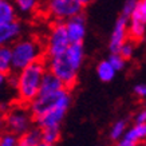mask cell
I'll return each instance as SVG.
<instances>
[{"mask_svg": "<svg viewBox=\"0 0 146 146\" xmlns=\"http://www.w3.org/2000/svg\"><path fill=\"white\" fill-rule=\"evenodd\" d=\"M84 47L82 43H70L64 52L56 56L46 58V68L56 76L67 89H71L78 80L79 70L84 62Z\"/></svg>", "mask_w": 146, "mask_h": 146, "instance_id": "cell-1", "label": "cell"}, {"mask_svg": "<svg viewBox=\"0 0 146 146\" xmlns=\"http://www.w3.org/2000/svg\"><path fill=\"white\" fill-rule=\"evenodd\" d=\"M46 71V64L42 60L16 71V76L12 79V87L18 102L28 105L34 98H36Z\"/></svg>", "mask_w": 146, "mask_h": 146, "instance_id": "cell-2", "label": "cell"}, {"mask_svg": "<svg viewBox=\"0 0 146 146\" xmlns=\"http://www.w3.org/2000/svg\"><path fill=\"white\" fill-rule=\"evenodd\" d=\"M9 48H11L13 72L42 60L44 55L43 43L34 36H20L9 46Z\"/></svg>", "mask_w": 146, "mask_h": 146, "instance_id": "cell-3", "label": "cell"}, {"mask_svg": "<svg viewBox=\"0 0 146 146\" xmlns=\"http://www.w3.org/2000/svg\"><path fill=\"white\" fill-rule=\"evenodd\" d=\"M34 125V115L28 109V105L15 103L5 109V127L7 131L20 137Z\"/></svg>", "mask_w": 146, "mask_h": 146, "instance_id": "cell-4", "label": "cell"}, {"mask_svg": "<svg viewBox=\"0 0 146 146\" xmlns=\"http://www.w3.org/2000/svg\"><path fill=\"white\" fill-rule=\"evenodd\" d=\"M42 9L54 22H64L71 16L82 13L83 5L78 0H43Z\"/></svg>", "mask_w": 146, "mask_h": 146, "instance_id": "cell-5", "label": "cell"}, {"mask_svg": "<svg viewBox=\"0 0 146 146\" xmlns=\"http://www.w3.org/2000/svg\"><path fill=\"white\" fill-rule=\"evenodd\" d=\"M68 46H70V40L66 34L63 22H54L48 34H47L46 43L43 44L46 58L60 55L66 51Z\"/></svg>", "mask_w": 146, "mask_h": 146, "instance_id": "cell-6", "label": "cell"}, {"mask_svg": "<svg viewBox=\"0 0 146 146\" xmlns=\"http://www.w3.org/2000/svg\"><path fill=\"white\" fill-rule=\"evenodd\" d=\"M129 39L133 42H141L145 38L146 31V1L138 0L135 8L127 18Z\"/></svg>", "mask_w": 146, "mask_h": 146, "instance_id": "cell-7", "label": "cell"}, {"mask_svg": "<svg viewBox=\"0 0 146 146\" xmlns=\"http://www.w3.org/2000/svg\"><path fill=\"white\" fill-rule=\"evenodd\" d=\"M63 24H64V30H66L70 43H83L87 34V24L82 13L68 18L63 22Z\"/></svg>", "mask_w": 146, "mask_h": 146, "instance_id": "cell-8", "label": "cell"}, {"mask_svg": "<svg viewBox=\"0 0 146 146\" xmlns=\"http://www.w3.org/2000/svg\"><path fill=\"white\" fill-rule=\"evenodd\" d=\"M126 40H129V31H127V19L121 15L115 20L114 27L111 30L110 39H109V48L110 52H118L121 46Z\"/></svg>", "mask_w": 146, "mask_h": 146, "instance_id": "cell-9", "label": "cell"}, {"mask_svg": "<svg viewBox=\"0 0 146 146\" xmlns=\"http://www.w3.org/2000/svg\"><path fill=\"white\" fill-rule=\"evenodd\" d=\"M24 34V24L20 20L0 24V46H11Z\"/></svg>", "mask_w": 146, "mask_h": 146, "instance_id": "cell-10", "label": "cell"}, {"mask_svg": "<svg viewBox=\"0 0 146 146\" xmlns=\"http://www.w3.org/2000/svg\"><path fill=\"white\" fill-rule=\"evenodd\" d=\"M9 1L15 7L18 18L22 16L24 19L34 18L43 5V0H9Z\"/></svg>", "mask_w": 146, "mask_h": 146, "instance_id": "cell-11", "label": "cell"}, {"mask_svg": "<svg viewBox=\"0 0 146 146\" xmlns=\"http://www.w3.org/2000/svg\"><path fill=\"white\" fill-rule=\"evenodd\" d=\"M18 19V13L15 7L9 0H0V24L9 23Z\"/></svg>", "mask_w": 146, "mask_h": 146, "instance_id": "cell-12", "label": "cell"}, {"mask_svg": "<svg viewBox=\"0 0 146 146\" xmlns=\"http://www.w3.org/2000/svg\"><path fill=\"white\" fill-rule=\"evenodd\" d=\"M122 137L131 139L135 143H141L146 137V125L145 123H134L133 126L126 129V131Z\"/></svg>", "mask_w": 146, "mask_h": 146, "instance_id": "cell-13", "label": "cell"}, {"mask_svg": "<svg viewBox=\"0 0 146 146\" xmlns=\"http://www.w3.org/2000/svg\"><path fill=\"white\" fill-rule=\"evenodd\" d=\"M117 75V71L114 70V67L110 64L109 60H102L98 63L97 66V76L102 82H111Z\"/></svg>", "mask_w": 146, "mask_h": 146, "instance_id": "cell-14", "label": "cell"}, {"mask_svg": "<svg viewBox=\"0 0 146 146\" xmlns=\"http://www.w3.org/2000/svg\"><path fill=\"white\" fill-rule=\"evenodd\" d=\"M11 87H12V79H11V76L0 72V107L4 109V110L11 105L4 98V97H7V94H8Z\"/></svg>", "mask_w": 146, "mask_h": 146, "instance_id": "cell-15", "label": "cell"}, {"mask_svg": "<svg viewBox=\"0 0 146 146\" xmlns=\"http://www.w3.org/2000/svg\"><path fill=\"white\" fill-rule=\"evenodd\" d=\"M42 141V134H40V127H30L24 134L19 137V142L27 146H35Z\"/></svg>", "mask_w": 146, "mask_h": 146, "instance_id": "cell-16", "label": "cell"}, {"mask_svg": "<svg viewBox=\"0 0 146 146\" xmlns=\"http://www.w3.org/2000/svg\"><path fill=\"white\" fill-rule=\"evenodd\" d=\"M0 72L7 75L12 72V58L9 46H0Z\"/></svg>", "mask_w": 146, "mask_h": 146, "instance_id": "cell-17", "label": "cell"}, {"mask_svg": "<svg viewBox=\"0 0 146 146\" xmlns=\"http://www.w3.org/2000/svg\"><path fill=\"white\" fill-rule=\"evenodd\" d=\"M40 134H42V141L43 142L55 145L60 139V126L43 127V129H40Z\"/></svg>", "mask_w": 146, "mask_h": 146, "instance_id": "cell-18", "label": "cell"}, {"mask_svg": "<svg viewBox=\"0 0 146 146\" xmlns=\"http://www.w3.org/2000/svg\"><path fill=\"white\" fill-rule=\"evenodd\" d=\"M126 129H127V121L126 119L115 121L110 127V133H109L110 139L111 141H118L119 138H122V135H123L125 131H126Z\"/></svg>", "mask_w": 146, "mask_h": 146, "instance_id": "cell-19", "label": "cell"}, {"mask_svg": "<svg viewBox=\"0 0 146 146\" xmlns=\"http://www.w3.org/2000/svg\"><path fill=\"white\" fill-rule=\"evenodd\" d=\"M134 52H135V42H133V40H126L123 44L121 46V48L118 50V54L125 60L131 59L134 56Z\"/></svg>", "mask_w": 146, "mask_h": 146, "instance_id": "cell-20", "label": "cell"}, {"mask_svg": "<svg viewBox=\"0 0 146 146\" xmlns=\"http://www.w3.org/2000/svg\"><path fill=\"white\" fill-rule=\"evenodd\" d=\"M107 60L110 62V64L114 67V70L117 71V72L121 70H123L125 66H126V60H125L118 52H111L110 56L107 58Z\"/></svg>", "mask_w": 146, "mask_h": 146, "instance_id": "cell-21", "label": "cell"}, {"mask_svg": "<svg viewBox=\"0 0 146 146\" xmlns=\"http://www.w3.org/2000/svg\"><path fill=\"white\" fill-rule=\"evenodd\" d=\"M19 145V137L15 134L5 131L4 134L0 135V146H18Z\"/></svg>", "mask_w": 146, "mask_h": 146, "instance_id": "cell-22", "label": "cell"}, {"mask_svg": "<svg viewBox=\"0 0 146 146\" xmlns=\"http://www.w3.org/2000/svg\"><path fill=\"white\" fill-rule=\"evenodd\" d=\"M138 0H125L123 1V5H122V16L125 18H127L130 13L133 12V9L135 8V5H137Z\"/></svg>", "mask_w": 146, "mask_h": 146, "instance_id": "cell-23", "label": "cell"}, {"mask_svg": "<svg viewBox=\"0 0 146 146\" xmlns=\"http://www.w3.org/2000/svg\"><path fill=\"white\" fill-rule=\"evenodd\" d=\"M134 94L138 98H145L146 95V86L145 83H137L134 86Z\"/></svg>", "mask_w": 146, "mask_h": 146, "instance_id": "cell-24", "label": "cell"}, {"mask_svg": "<svg viewBox=\"0 0 146 146\" xmlns=\"http://www.w3.org/2000/svg\"><path fill=\"white\" fill-rule=\"evenodd\" d=\"M137 145L138 143H135V142H133L131 139H129L126 137H122L118 141H115V146H137Z\"/></svg>", "mask_w": 146, "mask_h": 146, "instance_id": "cell-25", "label": "cell"}, {"mask_svg": "<svg viewBox=\"0 0 146 146\" xmlns=\"http://www.w3.org/2000/svg\"><path fill=\"white\" fill-rule=\"evenodd\" d=\"M146 122V111L139 110L134 117V123H145Z\"/></svg>", "mask_w": 146, "mask_h": 146, "instance_id": "cell-26", "label": "cell"}, {"mask_svg": "<svg viewBox=\"0 0 146 146\" xmlns=\"http://www.w3.org/2000/svg\"><path fill=\"white\" fill-rule=\"evenodd\" d=\"M5 127V110L0 107V131Z\"/></svg>", "mask_w": 146, "mask_h": 146, "instance_id": "cell-27", "label": "cell"}, {"mask_svg": "<svg viewBox=\"0 0 146 146\" xmlns=\"http://www.w3.org/2000/svg\"><path fill=\"white\" fill-rule=\"evenodd\" d=\"M78 1H79L80 4H82V5H83V7H84V5H89V4H91V3H93L94 0H78Z\"/></svg>", "mask_w": 146, "mask_h": 146, "instance_id": "cell-28", "label": "cell"}, {"mask_svg": "<svg viewBox=\"0 0 146 146\" xmlns=\"http://www.w3.org/2000/svg\"><path fill=\"white\" fill-rule=\"evenodd\" d=\"M35 146H55V145H52V143H47V142H43V141H40L39 143H36Z\"/></svg>", "mask_w": 146, "mask_h": 146, "instance_id": "cell-29", "label": "cell"}, {"mask_svg": "<svg viewBox=\"0 0 146 146\" xmlns=\"http://www.w3.org/2000/svg\"><path fill=\"white\" fill-rule=\"evenodd\" d=\"M18 146H27V145H23V143H20V142H19V145Z\"/></svg>", "mask_w": 146, "mask_h": 146, "instance_id": "cell-30", "label": "cell"}]
</instances>
